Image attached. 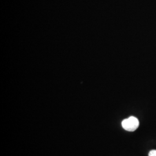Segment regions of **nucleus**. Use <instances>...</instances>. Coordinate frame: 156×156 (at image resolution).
Segmentation results:
<instances>
[{"label": "nucleus", "mask_w": 156, "mask_h": 156, "mask_svg": "<svg viewBox=\"0 0 156 156\" xmlns=\"http://www.w3.org/2000/svg\"><path fill=\"white\" fill-rule=\"evenodd\" d=\"M122 125L125 130L129 132H133L138 128L140 126V122L137 118L134 116H131L128 119H124L122 123Z\"/></svg>", "instance_id": "obj_1"}, {"label": "nucleus", "mask_w": 156, "mask_h": 156, "mask_svg": "<svg viewBox=\"0 0 156 156\" xmlns=\"http://www.w3.org/2000/svg\"><path fill=\"white\" fill-rule=\"evenodd\" d=\"M149 156H156V150L151 151L149 153Z\"/></svg>", "instance_id": "obj_2"}]
</instances>
